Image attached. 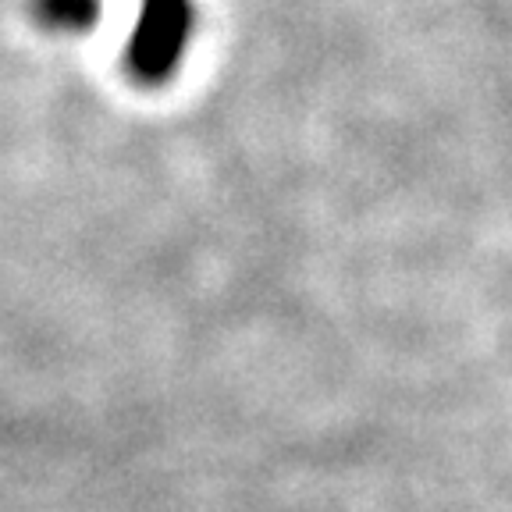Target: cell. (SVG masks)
<instances>
[{"instance_id": "6da1fadb", "label": "cell", "mask_w": 512, "mask_h": 512, "mask_svg": "<svg viewBox=\"0 0 512 512\" xmlns=\"http://www.w3.org/2000/svg\"><path fill=\"white\" fill-rule=\"evenodd\" d=\"M196 29L192 0H139L136 29L128 36L125 68L143 86H160L178 72Z\"/></svg>"}, {"instance_id": "7a4b0ae2", "label": "cell", "mask_w": 512, "mask_h": 512, "mask_svg": "<svg viewBox=\"0 0 512 512\" xmlns=\"http://www.w3.org/2000/svg\"><path fill=\"white\" fill-rule=\"evenodd\" d=\"M36 18L54 32H89L100 18V0H32Z\"/></svg>"}]
</instances>
